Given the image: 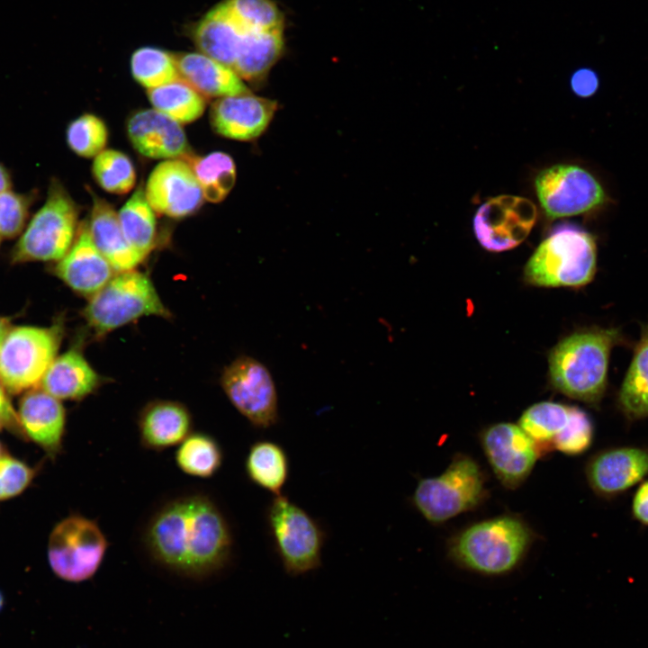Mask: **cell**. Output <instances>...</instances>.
<instances>
[{"mask_svg":"<svg viewBox=\"0 0 648 648\" xmlns=\"http://www.w3.org/2000/svg\"><path fill=\"white\" fill-rule=\"evenodd\" d=\"M142 541L160 568L193 580L220 572L233 550L227 518L202 493L182 495L158 507L145 526Z\"/></svg>","mask_w":648,"mask_h":648,"instance_id":"obj_1","label":"cell"},{"mask_svg":"<svg viewBox=\"0 0 648 648\" xmlns=\"http://www.w3.org/2000/svg\"><path fill=\"white\" fill-rule=\"evenodd\" d=\"M625 343L618 328H590L562 339L550 352L553 387L573 400L598 409L608 386L612 349Z\"/></svg>","mask_w":648,"mask_h":648,"instance_id":"obj_2","label":"cell"},{"mask_svg":"<svg viewBox=\"0 0 648 648\" xmlns=\"http://www.w3.org/2000/svg\"><path fill=\"white\" fill-rule=\"evenodd\" d=\"M534 540L526 522L505 514L476 522L457 533L448 543V556L459 567L486 576L514 571Z\"/></svg>","mask_w":648,"mask_h":648,"instance_id":"obj_3","label":"cell"},{"mask_svg":"<svg viewBox=\"0 0 648 648\" xmlns=\"http://www.w3.org/2000/svg\"><path fill=\"white\" fill-rule=\"evenodd\" d=\"M597 271V244L583 229L557 225L541 242L525 267L526 281L541 287H580Z\"/></svg>","mask_w":648,"mask_h":648,"instance_id":"obj_4","label":"cell"},{"mask_svg":"<svg viewBox=\"0 0 648 648\" xmlns=\"http://www.w3.org/2000/svg\"><path fill=\"white\" fill-rule=\"evenodd\" d=\"M485 483L478 463L456 454L441 474L418 482L411 503L426 520L441 524L480 505L487 494Z\"/></svg>","mask_w":648,"mask_h":648,"instance_id":"obj_5","label":"cell"},{"mask_svg":"<svg viewBox=\"0 0 648 648\" xmlns=\"http://www.w3.org/2000/svg\"><path fill=\"white\" fill-rule=\"evenodd\" d=\"M274 549L285 572L299 576L321 565L326 534L322 526L288 497L274 495L266 510Z\"/></svg>","mask_w":648,"mask_h":648,"instance_id":"obj_6","label":"cell"},{"mask_svg":"<svg viewBox=\"0 0 648 648\" xmlns=\"http://www.w3.org/2000/svg\"><path fill=\"white\" fill-rule=\"evenodd\" d=\"M77 218V205L59 181L53 180L44 204L16 242L12 251V262L60 260L76 236Z\"/></svg>","mask_w":648,"mask_h":648,"instance_id":"obj_7","label":"cell"},{"mask_svg":"<svg viewBox=\"0 0 648 648\" xmlns=\"http://www.w3.org/2000/svg\"><path fill=\"white\" fill-rule=\"evenodd\" d=\"M168 317L152 282L144 274L122 272L91 296L84 309L88 325L98 334L107 333L140 317Z\"/></svg>","mask_w":648,"mask_h":648,"instance_id":"obj_8","label":"cell"},{"mask_svg":"<svg viewBox=\"0 0 648 648\" xmlns=\"http://www.w3.org/2000/svg\"><path fill=\"white\" fill-rule=\"evenodd\" d=\"M61 332L59 325L11 328L0 347V381L7 392L17 394L39 386L57 356Z\"/></svg>","mask_w":648,"mask_h":648,"instance_id":"obj_9","label":"cell"},{"mask_svg":"<svg viewBox=\"0 0 648 648\" xmlns=\"http://www.w3.org/2000/svg\"><path fill=\"white\" fill-rule=\"evenodd\" d=\"M107 548V538L97 522L73 514L53 527L47 554L50 568L58 577L79 582L94 576Z\"/></svg>","mask_w":648,"mask_h":648,"instance_id":"obj_10","label":"cell"},{"mask_svg":"<svg viewBox=\"0 0 648 648\" xmlns=\"http://www.w3.org/2000/svg\"><path fill=\"white\" fill-rule=\"evenodd\" d=\"M222 389L236 410L256 428H269L279 419L278 396L271 373L260 361L242 356L221 376Z\"/></svg>","mask_w":648,"mask_h":648,"instance_id":"obj_11","label":"cell"},{"mask_svg":"<svg viewBox=\"0 0 648 648\" xmlns=\"http://www.w3.org/2000/svg\"><path fill=\"white\" fill-rule=\"evenodd\" d=\"M535 186L540 204L551 219L585 213L606 201L598 181L574 165H554L540 171Z\"/></svg>","mask_w":648,"mask_h":648,"instance_id":"obj_12","label":"cell"},{"mask_svg":"<svg viewBox=\"0 0 648 648\" xmlns=\"http://www.w3.org/2000/svg\"><path fill=\"white\" fill-rule=\"evenodd\" d=\"M536 209L529 200L500 195L480 206L473 218L479 243L488 251L502 252L522 243L536 220Z\"/></svg>","mask_w":648,"mask_h":648,"instance_id":"obj_13","label":"cell"},{"mask_svg":"<svg viewBox=\"0 0 648 648\" xmlns=\"http://www.w3.org/2000/svg\"><path fill=\"white\" fill-rule=\"evenodd\" d=\"M594 495L611 501L648 478V446H613L591 454L584 466Z\"/></svg>","mask_w":648,"mask_h":648,"instance_id":"obj_14","label":"cell"},{"mask_svg":"<svg viewBox=\"0 0 648 648\" xmlns=\"http://www.w3.org/2000/svg\"><path fill=\"white\" fill-rule=\"evenodd\" d=\"M480 442L495 476L509 490L527 479L541 454L536 443L513 423L487 427L480 434Z\"/></svg>","mask_w":648,"mask_h":648,"instance_id":"obj_15","label":"cell"},{"mask_svg":"<svg viewBox=\"0 0 648 648\" xmlns=\"http://www.w3.org/2000/svg\"><path fill=\"white\" fill-rule=\"evenodd\" d=\"M145 194L154 212L175 219L192 215L204 199L191 166L180 159L159 163L148 178Z\"/></svg>","mask_w":648,"mask_h":648,"instance_id":"obj_16","label":"cell"},{"mask_svg":"<svg viewBox=\"0 0 648 648\" xmlns=\"http://www.w3.org/2000/svg\"><path fill=\"white\" fill-rule=\"evenodd\" d=\"M126 130L132 147L146 158L187 162L194 156L179 122L156 109L131 114Z\"/></svg>","mask_w":648,"mask_h":648,"instance_id":"obj_17","label":"cell"},{"mask_svg":"<svg viewBox=\"0 0 648 648\" xmlns=\"http://www.w3.org/2000/svg\"><path fill=\"white\" fill-rule=\"evenodd\" d=\"M276 109L275 101L251 93L225 96L212 104L210 122L220 136L249 141L265 132Z\"/></svg>","mask_w":648,"mask_h":648,"instance_id":"obj_18","label":"cell"},{"mask_svg":"<svg viewBox=\"0 0 648 648\" xmlns=\"http://www.w3.org/2000/svg\"><path fill=\"white\" fill-rule=\"evenodd\" d=\"M113 268L94 245L83 222L71 248L57 262L55 274L77 293L93 296L112 277Z\"/></svg>","mask_w":648,"mask_h":648,"instance_id":"obj_19","label":"cell"},{"mask_svg":"<svg viewBox=\"0 0 648 648\" xmlns=\"http://www.w3.org/2000/svg\"><path fill=\"white\" fill-rule=\"evenodd\" d=\"M17 414L23 436L50 455L61 451L66 411L58 399L38 387L22 398Z\"/></svg>","mask_w":648,"mask_h":648,"instance_id":"obj_20","label":"cell"},{"mask_svg":"<svg viewBox=\"0 0 648 648\" xmlns=\"http://www.w3.org/2000/svg\"><path fill=\"white\" fill-rule=\"evenodd\" d=\"M138 428L144 448L162 451L178 446L191 433L192 417L179 402L155 400L141 410Z\"/></svg>","mask_w":648,"mask_h":648,"instance_id":"obj_21","label":"cell"},{"mask_svg":"<svg viewBox=\"0 0 648 648\" xmlns=\"http://www.w3.org/2000/svg\"><path fill=\"white\" fill-rule=\"evenodd\" d=\"M91 194L93 206L87 223L94 245L114 271L134 270L144 257L127 241L113 207L94 193Z\"/></svg>","mask_w":648,"mask_h":648,"instance_id":"obj_22","label":"cell"},{"mask_svg":"<svg viewBox=\"0 0 648 648\" xmlns=\"http://www.w3.org/2000/svg\"><path fill=\"white\" fill-rule=\"evenodd\" d=\"M180 79L204 97L249 94L243 80L226 65L198 52L175 54Z\"/></svg>","mask_w":648,"mask_h":648,"instance_id":"obj_23","label":"cell"},{"mask_svg":"<svg viewBox=\"0 0 648 648\" xmlns=\"http://www.w3.org/2000/svg\"><path fill=\"white\" fill-rule=\"evenodd\" d=\"M100 378L81 352L69 349L56 356L39 388L61 400H81L99 385Z\"/></svg>","mask_w":648,"mask_h":648,"instance_id":"obj_24","label":"cell"},{"mask_svg":"<svg viewBox=\"0 0 648 648\" xmlns=\"http://www.w3.org/2000/svg\"><path fill=\"white\" fill-rule=\"evenodd\" d=\"M246 32L221 2L199 21L193 36L201 53L232 68Z\"/></svg>","mask_w":648,"mask_h":648,"instance_id":"obj_25","label":"cell"},{"mask_svg":"<svg viewBox=\"0 0 648 648\" xmlns=\"http://www.w3.org/2000/svg\"><path fill=\"white\" fill-rule=\"evenodd\" d=\"M616 408L628 422L648 418V323L641 334L616 394Z\"/></svg>","mask_w":648,"mask_h":648,"instance_id":"obj_26","label":"cell"},{"mask_svg":"<svg viewBox=\"0 0 648 648\" xmlns=\"http://www.w3.org/2000/svg\"><path fill=\"white\" fill-rule=\"evenodd\" d=\"M283 31L246 32L232 70L249 82L263 80L284 50Z\"/></svg>","mask_w":648,"mask_h":648,"instance_id":"obj_27","label":"cell"},{"mask_svg":"<svg viewBox=\"0 0 648 648\" xmlns=\"http://www.w3.org/2000/svg\"><path fill=\"white\" fill-rule=\"evenodd\" d=\"M245 472L257 487L274 495L282 494L290 472V462L284 448L272 440H257L248 448Z\"/></svg>","mask_w":648,"mask_h":648,"instance_id":"obj_28","label":"cell"},{"mask_svg":"<svg viewBox=\"0 0 648 648\" xmlns=\"http://www.w3.org/2000/svg\"><path fill=\"white\" fill-rule=\"evenodd\" d=\"M118 219L129 244L145 258L156 243L157 221L142 188H138L121 208Z\"/></svg>","mask_w":648,"mask_h":648,"instance_id":"obj_29","label":"cell"},{"mask_svg":"<svg viewBox=\"0 0 648 648\" xmlns=\"http://www.w3.org/2000/svg\"><path fill=\"white\" fill-rule=\"evenodd\" d=\"M177 467L185 474L207 479L215 475L223 462V451L219 442L202 432L190 433L175 453Z\"/></svg>","mask_w":648,"mask_h":648,"instance_id":"obj_30","label":"cell"},{"mask_svg":"<svg viewBox=\"0 0 648 648\" xmlns=\"http://www.w3.org/2000/svg\"><path fill=\"white\" fill-rule=\"evenodd\" d=\"M575 406L542 401L520 416L518 426L536 443L540 452L552 448L554 439L567 427Z\"/></svg>","mask_w":648,"mask_h":648,"instance_id":"obj_31","label":"cell"},{"mask_svg":"<svg viewBox=\"0 0 648 648\" xmlns=\"http://www.w3.org/2000/svg\"><path fill=\"white\" fill-rule=\"evenodd\" d=\"M147 94L156 110L179 123L197 120L206 108L205 97L181 79L148 89Z\"/></svg>","mask_w":648,"mask_h":648,"instance_id":"obj_32","label":"cell"},{"mask_svg":"<svg viewBox=\"0 0 648 648\" xmlns=\"http://www.w3.org/2000/svg\"><path fill=\"white\" fill-rule=\"evenodd\" d=\"M187 163L208 202L216 203L223 201L233 188L237 176L236 166L229 154L214 151L202 157L194 155Z\"/></svg>","mask_w":648,"mask_h":648,"instance_id":"obj_33","label":"cell"},{"mask_svg":"<svg viewBox=\"0 0 648 648\" xmlns=\"http://www.w3.org/2000/svg\"><path fill=\"white\" fill-rule=\"evenodd\" d=\"M134 79L148 89L180 79L175 54L155 47L136 50L130 58Z\"/></svg>","mask_w":648,"mask_h":648,"instance_id":"obj_34","label":"cell"},{"mask_svg":"<svg viewBox=\"0 0 648 648\" xmlns=\"http://www.w3.org/2000/svg\"><path fill=\"white\" fill-rule=\"evenodd\" d=\"M93 176L106 192L114 194L129 193L136 183V171L130 158L115 149H104L94 160Z\"/></svg>","mask_w":648,"mask_h":648,"instance_id":"obj_35","label":"cell"},{"mask_svg":"<svg viewBox=\"0 0 648 648\" xmlns=\"http://www.w3.org/2000/svg\"><path fill=\"white\" fill-rule=\"evenodd\" d=\"M235 22L248 32L283 31L284 16L272 0H225Z\"/></svg>","mask_w":648,"mask_h":648,"instance_id":"obj_36","label":"cell"},{"mask_svg":"<svg viewBox=\"0 0 648 648\" xmlns=\"http://www.w3.org/2000/svg\"><path fill=\"white\" fill-rule=\"evenodd\" d=\"M66 140L69 148L82 158H93L101 153L108 140L104 122L93 113H84L68 124Z\"/></svg>","mask_w":648,"mask_h":648,"instance_id":"obj_37","label":"cell"},{"mask_svg":"<svg viewBox=\"0 0 648 648\" xmlns=\"http://www.w3.org/2000/svg\"><path fill=\"white\" fill-rule=\"evenodd\" d=\"M595 429L590 416L575 406L564 430L552 443V448L570 456L587 452L594 441Z\"/></svg>","mask_w":648,"mask_h":648,"instance_id":"obj_38","label":"cell"},{"mask_svg":"<svg viewBox=\"0 0 648 648\" xmlns=\"http://www.w3.org/2000/svg\"><path fill=\"white\" fill-rule=\"evenodd\" d=\"M30 200L26 195L7 190L0 193V238H14L24 229Z\"/></svg>","mask_w":648,"mask_h":648,"instance_id":"obj_39","label":"cell"},{"mask_svg":"<svg viewBox=\"0 0 648 648\" xmlns=\"http://www.w3.org/2000/svg\"><path fill=\"white\" fill-rule=\"evenodd\" d=\"M34 471L24 462L10 455L0 456V500L21 494L31 483Z\"/></svg>","mask_w":648,"mask_h":648,"instance_id":"obj_40","label":"cell"},{"mask_svg":"<svg viewBox=\"0 0 648 648\" xmlns=\"http://www.w3.org/2000/svg\"><path fill=\"white\" fill-rule=\"evenodd\" d=\"M630 513L635 522L648 527V478L637 485L631 500Z\"/></svg>","mask_w":648,"mask_h":648,"instance_id":"obj_41","label":"cell"},{"mask_svg":"<svg viewBox=\"0 0 648 648\" xmlns=\"http://www.w3.org/2000/svg\"><path fill=\"white\" fill-rule=\"evenodd\" d=\"M0 420L4 427L14 432L15 435H23L17 411L12 405L7 396V391L0 381Z\"/></svg>","mask_w":648,"mask_h":648,"instance_id":"obj_42","label":"cell"},{"mask_svg":"<svg viewBox=\"0 0 648 648\" xmlns=\"http://www.w3.org/2000/svg\"><path fill=\"white\" fill-rule=\"evenodd\" d=\"M571 85L577 95L588 97L597 91L598 80L596 74L591 70L580 69L572 76Z\"/></svg>","mask_w":648,"mask_h":648,"instance_id":"obj_43","label":"cell"},{"mask_svg":"<svg viewBox=\"0 0 648 648\" xmlns=\"http://www.w3.org/2000/svg\"><path fill=\"white\" fill-rule=\"evenodd\" d=\"M11 178L6 168L0 164V193L10 190Z\"/></svg>","mask_w":648,"mask_h":648,"instance_id":"obj_44","label":"cell"},{"mask_svg":"<svg viewBox=\"0 0 648 648\" xmlns=\"http://www.w3.org/2000/svg\"><path fill=\"white\" fill-rule=\"evenodd\" d=\"M11 328L10 319L0 316V347Z\"/></svg>","mask_w":648,"mask_h":648,"instance_id":"obj_45","label":"cell"},{"mask_svg":"<svg viewBox=\"0 0 648 648\" xmlns=\"http://www.w3.org/2000/svg\"><path fill=\"white\" fill-rule=\"evenodd\" d=\"M3 604H4V597H3L2 593L0 592V609L3 607Z\"/></svg>","mask_w":648,"mask_h":648,"instance_id":"obj_46","label":"cell"},{"mask_svg":"<svg viewBox=\"0 0 648 648\" xmlns=\"http://www.w3.org/2000/svg\"><path fill=\"white\" fill-rule=\"evenodd\" d=\"M3 454H4V448H3L2 444L0 443V456H2Z\"/></svg>","mask_w":648,"mask_h":648,"instance_id":"obj_47","label":"cell"},{"mask_svg":"<svg viewBox=\"0 0 648 648\" xmlns=\"http://www.w3.org/2000/svg\"><path fill=\"white\" fill-rule=\"evenodd\" d=\"M4 427L3 423L0 420V429Z\"/></svg>","mask_w":648,"mask_h":648,"instance_id":"obj_48","label":"cell"}]
</instances>
